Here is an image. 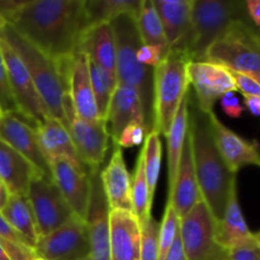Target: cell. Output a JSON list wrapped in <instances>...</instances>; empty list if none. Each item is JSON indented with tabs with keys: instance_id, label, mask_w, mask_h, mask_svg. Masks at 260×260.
<instances>
[{
	"instance_id": "cell-1",
	"label": "cell",
	"mask_w": 260,
	"mask_h": 260,
	"mask_svg": "<svg viewBox=\"0 0 260 260\" xmlns=\"http://www.w3.org/2000/svg\"><path fill=\"white\" fill-rule=\"evenodd\" d=\"M7 23L58 63L73 62L89 28L84 0H24Z\"/></svg>"
},
{
	"instance_id": "cell-2",
	"label": "cell",
	"mask_w": 260,
	"mask_h": 260,
	"mask_svg": "<svg viewBox=\"0 0 260 260\" xmlns=\"http://www.w3.org/2000/svg\"><path fill=\"white\" fill-rule=\"evenodd\" d=\"M188 139L202 200L220 222L225 215L231 188L236 183V174L229 169L216 146L208 114L198 109L192 96L189 98Z\"/></svg>"
},
{
	"instance_id": "cell-3",
	"label": "cell",
	"mask_w": 260,
	"mask_h": 260,
	"mask_svg": "<svg viewBox=\"0 0 260 260\" xmlns=\"http://www.w3.org/2000/svg\"><path fill=\"white\" fill-rule=\"evenodd\" d=\"M0 38L22 58L48 116L65 124L63 96L69 93V74L73 62L58 63L52 60L9 24L0 30Z\"/></svg>"
},
{
	"instance_id": "cell-4",
	"label": "cell",
	"mask_w": 260,
	"mask_h": 260,
	"mask_svg": "<svg viewBox=\"0 0 260 260\" xmlns=\"http://www.w3.org/2000/svg\"><path fill=\"white\" fill-rule=\"evenodd\" d=\"M116 40L117 81L135 89L139 94L146 135L154 129V69L137 60L141 38L136 20L131 15H119L111 22Z\"/></svg>"
},
{
	"instance_id": "cell-5",
	"label": "cell",
	"mask_w": 260,
	"mask_h": 260,
	"mask_svg": "<svg viewBox=\"0 0 260 260\" xmlns=\"http://www.w3.org/2000/svg\"><path fill=\"white\" fill-rule=\"evenodd\" d=\"M240 20H249L245 2L193 0L192 25L184 53L190 61H205L211 45Z\"/></svg>"
},
{
	"instance_id": "cell-6",
	"label": "cell",
	"mask_w": 260,
	"mask_h": 260,
	"mask_svg": "<svg viewBox=\"0 0 260 260\" xmlns=\"http://www.w3.org/2000/svg\"><path fill=\"white\" fill-rule=\"evenodd\" d=\"M189 61L183 51L170 50L154 69V129L164 136L189 91Z\"/></svg>"
},
{
	"instance_id": "cell-7",
	"label": "cell",
	"mask_w": 260,
	"mask_h": 260,
	"mask_svg": "<svg viewBox=\"0 0 260 260\" xmlns=\"http://www.w3.org/2000/svg\"><path fill=\"white\" fill-rule=\"evenodd\" d=\"M205 61L255 75L260 71V33L249 20L235 22L211 45Z\"/></svg>"
},
{
	"instance_id": "cell-8",
	"label": "cell",
	"mask_w": 260,
	"mask_h": 260,
	"mask_svg": "<svg viewBox=\"0 0 260 260\" xmlns=\"http://www.w3.org/2000/svg\"><path fill=\"white\" fill-rule=\"evenodd\" d=\"M179 233L187 260H229L217 240V221L203 200L180 217Z\"/></svg>"
},
{
	"instance_id": "cell-9",
	"label": "cell",
	"mask_w": 260,
	"mask_h": 260,
	"mask_svg": "<svg viewBox=\"0 0 260 260\" xmlns=\"http://www.w3.org/2000/svg\"><path fill=\"white\" fill-rule=\"evenodd\" d=\"M65 127L68 128L81 162L89 170L101 169L109 149L111 135L106 119L86 121L76 116L69 93L63 96Z\"/></svg>"
},
{
	"instance_id": "cell-10",
	"label": "cell",
	"mask_w": 260,
	"mask_h": 260,
	"mask_svg": "<svg viewBox=\"0 0 260 260\" xmlns=\"http://www.w3.org/2000/svg\"><path fill=\"white\" fill-rule=\"evenodd\" d=\"M0 50H2L3 57L7 65L8 78H9L10 89H12L15 104H17L18 114L28 123L36 127L37 124L42 123L47 117H50L47 109L22 58L3 38H0Z\"/></svg>"
},
{
	"instance_id": "cell-11",
	"label": "cell",
	"mask_w": 260,
	"mask_h": 260,
	"mask_svg": "<svg viewBox=\"0 0 260 260\" xmlns=\"http://www.w3.org/2000/svg\"><path fill=\"white\" fill-rule=\"evenodd\" d=\"M36 256L42 260H79L90 255L85 221L74 215L57 230L38 239Z\"/></svg>"
},
{
	"instance_id": "cell-12",
	"label": "cell",
	"mask_w": 260,
	"mask_h": 260,
	"mask_svg": "<svg viewBox=\"0 0 260 260\" xmlns=\"http://www.w3.org/2000/svg\"><path fill=\"white\" fill-rule=\"evenodd\" d=\"M27 197L35 213L40 238L57 230L75 215L55 183L46 178H38L30 184Z\"/></svg>"
},
{
	"instance_id": "cell-13",
	"label": "cell",
	"mask_w": 260,
	"mask_h": 260,
	"mask_svg": "<svg viewBox=\"0 0 260 260\" xmlns=\"http://www.w3.org/2000/svg\"><path fill=\"white\" fill-rule=\"evenodd\" d=\"M189 84L194 89L196 104L205 114L213 112V106L226 93L238 91L231 71L208 61H189Z\"/></svg>"
},
{
	"instance_id": "cell-14",
	"label": "cell",
	"mask_w": 260,
	"mask_h": 260,
	"mask_svg": "<svg viewBox=\"0 0 260 260\" xmlns=\"http://www.w3.org/2000/svg\"><path fill=\"white\" fill-rule=\"evenodd\" d=\"M109 213L111 208L102 184L101 169L90 170V198L85 223L90 244V256L93 260H111Z\"/></svg>"
},
{
	"instance_id": "cell-15",
	"label": "cell",
	"mask_w": 260,
	"mask_h": 260,
	"mask_svg": "<svg viewBox=\"0 0 260 260\" xmlns=\"http://www.w3.org/2000/svg\"><path fill=\"white\" fill-rule=\"evenodd\" d=\"M51 179L78 217L85 221L90 198V170L68 159L50 161Z\"/></svg>"
},
{
	"instance_id": "cell-16",
	"label": "cell",
	"mask_w": 260,
	"mask_h": 260,
	"mask_svg": "<svg viewBox=\"0 0 260 260\" xmlns=\"http://www.w3.org/2000/svg\"><path fill=\"white\" fill-rule=\"evenodd\" d=\"M0 140L27 157L46 179H51L50 162L38 144L36 128L18 113L3 114L0 118Z\"/></svg>"
},
{
	"instance_id": "cell-17",
	"label": "cell",
	"mask_w": 260,
	"mask_h": 260,
	"mask_svg": "<svg viewBox=\"0 0 260 260\" xmlns=\"http://www.w3.org/2000/svg\"><path fill=\"white\" fill-rule=\"evenodd\" d=\"M208 119H210V126L212 129L216 146L229 169L234 174H238L241 168L249 167V165L260 167L258 142L248 141L244 137L239 136L236 132L229 128L218 119L215 112L208 113Z\"/></svg>"
},
{
	"instance_id": "cell-18",
	"label": "cell",
	"mask_w": 260,
	"mask_h": 260,
	"mask_svg": "<svg viewBox=\"0 0 260 260\" xmlns=\"http://www.w3.org/2000/svg\"><path fill=\"white\" fill-rule=\"evenodd\" d=\"M141 225L129 211L112 210L109 213L111 260H140Z\"/></svg>"
},
{
	"instance_id": "cell-19",
	"label": "cell",
	"mask_w": 260,
	"mask_h": 260,
	"mask_svg": "<svg viewBox=\"0 0 260 260\" xmlns=\"http://www.w3.org/2000/svg\"><path fill=\"white\" fill-rule=\"evenodd\" d=\"M170 50L184 52L192 25L193 0H152Z\"/></svg>"
},
{
	"instance_id": "cell-20",
	"label": "cell",
	"mask_w": 260,
	"mask_h": 260,
	"mask_svg": "<svg viewBox=\"0 0 260 260\" xmlns=\"http://www.w3.org/2000/svg\"><path fill=\"white\" fill-rule=\"evenodd\" d=\"M101 180L111 211L124 210L132 212V177L127 169L121 147L113 146L109 162L101 170Z\"/></svg>"
},
{
	"instance_id": "cell-21",
	"label": "cell",
	"mask_w": 260,
	"mask_h": 260,
	"mask_svg": "<svg viewBox=\"0 0 260 260\" xmlns=\"http://www.w3.org/2000/svg\"><path fill=\"white\" fill-rule=\"evenodd\" d=\"M69 95L76 116L90 122L101 121L89 71V57L79 51L73 60L69 74Z\"/></svg>"
},
{
	"instance_id": "cell-22",
	"label": "cell",
	"mask_w": 260,
	"mask_h": 260,
	"mask_svg": "<svg viewBox=\"0 0 260 260\" xmlns=\"http://www.w3.org/2000/svg\"><path fill=\"white\" fill-rule=\"evenodd\" d=\"M38 178L45 177L27 157L0 140V180L10 196L27 197L30 184Z\"/></svg>"
},
{
	"instance_id": "cell-23",
	"label": "cell",
	"mask_w": 260,
	"mask_h": 260,
	"mask_svg": "<svg viewBox=\"0 0 260 260\" xmlns=\"http://www.w3.org/2000/svg\"><path fill=\"white\" fill-rule=\"evenodd\" d=\"M200 201H202V196H201L197 177H196L192 146H190V141L187 135L179 167H178L177 177H175L172 189L169 190L168 202L172 203L178 216L183 217Z\"/></svg>"
},
{
	"instance_id": "cell-24",
	"label": "cell",
	"mask_w": 260,
	"mask_h": 260,
	"mask_svg": "<svg viewBox=\"0 0 260 260\" xmlns=\"http://www.w3.org/2000/svg\"><path fill=\"white\" fill-rule=\"evenodd\" d=\"M217 240L228 251L238 248L256 246L254 234L249 230L238 198L236 183L229 196L222 220L217 222Z\"/></svg>"
},
{
	"instance_id": "cell-25",
	"label": "cell",
	"mask_w": 260,
	"mask_h": 260,
	"mask_svg": "<svg viewBox=\"0 0 260 260\" xmlns=\"http://www.w3.org/2000/svg\"><path fill=\"white\" fill-rule=\"evenodd\" d=\"M106 121L113 146L117 145L119 136L127 124L131 123L132 121H139L144 124L141 103H140L139 94L135 89L124 84L117 83L109 102Z\"/></svg>"
},
{
	"instance_id": "cell-26",
	"label": "cell",
	"mask_w": 260,
	"mask_h": 260,
	"mask_svg": "<svg viewBox=\"0 0 260 260\" xmlns=\"http://www.w3.org/2000/svg\"><path fill=\"white\" fill-rule=\"evenodd\" d=\"M38 144L47 161L55 159H68L81 168H86L81 162L75 146L65 124L52 117H47L42 123L35 127ZM88 169V168H86Z\"/></svg>"
},
{
	"instance_id": "cell-27",
	"label": "cell",
	"mask_w": 260,
	"mask_h": 260,
	"mask_svg": "<svg viewBox=\"0 0 260 260\" xmlns=\"http://www.w3.org/2000/svg\"><path fill=\"white\" fill-rule=\"evenodd\" d=\"M79 51L86 53L89 60L116 74V40L111 23H101L89 27L81 37Z\"/></svg>"
},
{
	"instance_id": "cell-28",
	"label": "cell",
	"mask_w": 260,
	"mask_h": 260,
	"mask_svg": "<svg viewBox=\"0 0 260 260\" xmlns=\"http://www.w3.org/2000/svg\"><path fill=\"white\" fill-rule=\"evenodd\" d=\"M0 213L14 229L15 233L23 239L27 246L35 250L36 244L40 239V234H38L37 222H36L35 213H33L28 197L10 196L7 206Z\"/></svg>"
},
{
	"instance_id": "cell-29",
	"label": "cell",
	"mask_w": 260,
	"mask_h": 260,
	"mask_svg": "<svg viewBox=\"0 0 260 260\" xmlns=\"http://www.w3.org/2000/svg\"><path fill=\"white\" fill-rule=\"evenodd\" d=\"M189 98L190 94L185 95L174 117L172 127L165 137L168 145V189H172L177 177L178 167L183 154L185 140L188 135V122H189Z\"/></svg>"
},
{
	"instance_id": "cell-30",
	"label": "cell",
	"mask_w": 260,
	"mask_h": 260,
	"mask_svg": "<svg viewBox=\"0 0 260 260\" xmlns=\"http://www.w3.org/2000/svg\"><path fill=\"white\" fill-rule=\"evenodd\" d=\"M142 0H84L89 27L101 23H111L119 15L137 18Z\"/></svg>"
},
{
	"instance_id": "cell-31",
	"label": "cell",
	"mask_w": 260,
	"mask_h": 260,
	"mask_svg": "<svg viewBox=\"0 0 260 260\" xmlns=\"http://www.w3.org/2000/svg\"><path fill=\"white\" fill-rule=\"evenodd\" d=\"M135 20L142 45L159 46L167 52H170L161 20L152 4V0H142L140 13Z\"/></svg>"
},
{
	"instance_id": "cell-32",
	"label": "cell",
	"mask_w": 260,
	"mask_h": 260,
	"mask_svg": "<svg viewBox=\"0 0 260 260\" xmlns=\"http://www.w3.org/2000/svg\"><path fill=\"white\" fill-rule=\"evenodd\" d=\"M132 213L137 217L140 223L144 222L149 216H151L152 198L149 192L146 175L144 168V154L142 150L137 156L136 167H135L134 177H132Z\"/></svg>"
},
{
	"instance_id": "cell-33",
	"label": "cell",
	"mask_w": 260,
	"mask_h": 260,
	"mask_svg": "<svg viewBox=\"0 0 260 260\" xmlns=\"http://www.w3.org/2000/svg\"><path fill=\"white\" fill-rule=\"evenodd\" d=\"M89 71H90V81L93 88L94 98H95L96 108L102 119H107L109 102L112 94L117 86V76L112 75L106 69L89 60Z\"/></svg>"
},
{
	"instance_id": "cell-34",
	"label": "cell",
	"mask_w": 260,
	"mask_h": 260,
	"mask_svg": "<svg viewBox=\"0 0 260 260\" xmlns=\"http://www.w3.org/2000/svg\"><path fill=\"white\" fill-rule=\"evenodd\" d=\"M141 150L142 154H144V168L147 185H149V192L151 198L154 200L160 169H161L162 146L161 141H160L159 132L152 129L150 134H147L146 139L144 141V147Z\"/></svg>"
},
{
	"instance_id": "cell-35",
	"label": "cell",
	"mask_w": 260,
	"mask_h": 260,
	"mask_svg": "<svg viewBox=\"0 0 260 260\" xmlns=\"http://www.w3.org/2000/svg\"><path fill=\"white\" fill-rule=\"evenodd\" d=\"M180 230V217L178 216L177 211L173 207L170 202L167 203L165 207L164 217L160 222L159 231V258L157 260L164 259L165 254L174 243L175 238Z\"/></svg>"
},
{
	"instance_id": "cell-36",
	"label": "cell",
	"mask_w": 260,
	"mask_h": 260,
	"mask_svg": "<svg viewBox=\"0 0 260 260\" xmlns=\"http://www.w3.org/2000/svg\"><path fill=\"white\" fill-rule=\"evenodd\" d=\"M141 225V249L140 260H157L159 258L160 222L149 216Z\"/></svg>"
},
{
	"instance_id": "cell-37",
	"label": "cell",
	"mask_w": 260,
	"mask_h": 260,
	"mask_svg": "<svg viewBox=\"0 0 260 260\" xmlns=\"http://www.w3.org/2000/svg\"><path fill=\"white\" fill-rule=\"evenodd\" d=\"M0 111L3 114L18 113L17 104L10 89L7 65L0 50Z\"/></svg>"
},
{
	"instance_id": "cell-38",
	"label": "cell",
	"mask_w": 260,
	"mask_h": 260,
	"mask_svg": "<svg viewBox=\"0 0 260 260\" xmlns=\"http://www.w3.org/2000/svg\"><path fill=\"white\" fill-rule=\"evenodd\" d=\"M145 139H146V131H145L144 124L139 121H132L122 131L116 146L121 147V149L139 146L145 141Z\"/></svg>"
},
{
	"instance_id": "cell-39",
	"label": "cell",
	"mask_w": 260,
	"mask_h": 260,
	"mask_svg": "<svg viewBox=\"0 0 260 260\" xmlns=\"http://www.w3.org/2000/svg\"><path fill=\"white\" fill-rule=\"evenodd\" d=\"M168 53L169 52L164 51L161 47H159V46L141 45L139 50H137L136 57L142 65L155 69L160 62H161L162 58L167 57Z\"/></svg>"
},
{
	"instance_id": "cell-40",
	"label": "cell",
	"mask_w": 260,
	"mask_h": 260,
	"mask_svg": "<svg viewBox=\"0 0 260 260\" xmlns=\"http://www.w3.org/2000/svg\"><path fill=\"white\" fill-rule=\"evenodd\" d=\"M231 71V70H230ZM234 81L238 91H240L244 96L245 95H256L260 96V84L251 75L243 73L231 71Z\"/></svg>"
},
{
	"instance_id": "cell-41",
	"label": "cell",
	"mask_w": 260,
	"mask_h": 260,
	"mask_svg": "<svg viewBox=\"0 0 260 260\" xmlns=\"http://www.w3.org/2000/svg\"><path fill=\"white\" fill-rule=\"evenodd\" d=\"M220 101L222 111L231 118H239L244 113V111H245V107L240 103V101H239V98L235 95L234 91L226 93Z\"/></svg>"
},
{
	"instance_id": "cell-42",
	"label": "cell",
	"mask_w": 260,
	"mask_h": 260,
	"mask_svg": "<svg viewBox=\"0 0 260 260\" xmlns=\"http://www.w3.org/2000/svg\"><path fill=\"white\" fill-rule=\"evenodd\" d=\"M229 260H260L258 246L238 248L229 251Z\"/></svg>"
},
{
	"instance_id": "cell-43",
	"label": "cell",
	"mask_w": 260,
	"mask_h": 260,
	"mask_svg": "<svg viewBox=\"0 0 260 260\" xmlns=\"http://www.w3.org/2000/svg\"><path fill=\"white\" fill-rule=\"evenodd\" d=\"M0 239H4V240L12 241V243H18V244H27L23 241V239L18 235L14 231V229L8 223V221L3 217V215L0 213Z\"/></svg>"
},
{
	"instance_id": "cell-44",
	"label": "cell",
	"mask_w": 260,
	"mask_h": 260,
	"mask_svg": "<svg viewBox=\"0 0 260 260\" xmlns=\"http://www.w3.org/2000/svg\"><path fill=\"white\" fill-rule=\"evenodd\" d=\"M245 9L250 23L260 33V0H248V2H245Z\"/></svg>"
},
{
	"instance_id": "cell-45",
	"label": "cell",
	"mask_w": 260,
	"mask_h": 260,
	"mask_svg": "<svg viewBox=\"0 0 260 260\" xmlns=\"http://www.w3.org/2000/svg\"><path fill=\"white\" fill-rule=\"evenodd\" d=\"M162 260H187V256H185V253H184V249H183V243H182V238H180V233L177 235L174 243H173V245L170 246V249L168 250V253L165 254L164 259Z\"/></svg>"
},
{
	"instance_id": "cell-46",
	"label": "cell",
	"mask_w": 260,
	"mask_h": 260,
	"mask_svg": "<svg viewBox=\"0 0 260 260\" xmlns=\"http://www.w3.org/2000/svg\"><path fill=\"white\" fill-rule=\"evenodd\" d=\"M244 107H245L253 116L260 117V96L245 95L244 96Z\"/></svg>"
},
{
	"instance_id": "cell-47",
	"label": "cell",
	"mask_w": 260,
	"mask_h": 260,
	"mask_svg": "<svg viewBox=\"0 0 260 260\" xmlns=\"http://www.w3.org/2000/svg\"><path fill=\"white\" fill-rule=\"evenodd\" d=\"M9 197H10L9 190H8V188L5 187L4 183L0 180V212H2V211L4 210L5 206H7Z\"/></svg>"
},
{
	"instance_id": "cell-48",
	"label": "cell",
	"mask_w": 260,
	"mask_h": 260,
	"mask_svg": "<svg viewBox=\"0 0 260 260\" xmlns=\"http://www.w3.org/2000/svg\"><path fill=\"white\" fill-rule=\"evenodd\" d=\"M0 260H9V258H8V255L5 254L4 249H3L2 244H0Z\"/></svg>"
},
{
	"instance_id": "cell-49",
	"label": "cell",
	"mask_w": 260,
	"mask_h": 260,
	"mask_svg": "<svg viewBox=\"0 0 260 260\" xmlns=\"http://www.w3.org/2000/svg\"><path fill=\"white\" fill-rule=\"evenodd\" d=\"M254 238H255L256 246H258V249H259V251H260V231H258V233L254 234Z\"/></svg>"
},
{
	"instance_id": "cell-50",
	"label": "cell",
	"mask_w": 260,
	"mask_h": 260,
	"mask_svg": "<svg viewBox=\"0 0 260 260\" xmlns=\"http://www.w3.org/2000/svg\"><path fill=\"white\" fill-rule=\"evenodd\" d=\"M7 24H8L7 20H5V19H4V17H3V15L0 14V30H2L3 28H4L5 25H7Z\"/></svg>"
},
{
	"instance_id": "cell-51",
	"label": "cell",
	"mask_w": 260,
	"mask_h": 260,
	"mask_svg": "<svg viewBox=\"0 0 260 260\" xmlns=\"http://www.w3.org/2000/svg\"><path fill=\"white\" fill-rule=\"evenodd\" d=\"M253 78H254V79H255V80H256V81H258V83L260 84V71H259V73H258V74H255V75H253Z\"/></svg>"
},
{
	"instance_id": "cell-52",
	"label": "cell",
	"mask_w": 260,
	"mask_h": 260,
	"mask_svg": "<svg viewBox=\"0 0 260 260\" xmlns=\"http://www.w3.org/2000/svg\"><path fill=\"white\" fill-rule=\"evenodd\" d=\"M79 260H93L91 259V256L89 255V256H86V258H83V259H79Z\"/></svg>"
},
{
	"instance_id": "cell-53",
	"label": "cell",
	"mask_w": 260,
	"mask_h": 260,
	"mask_svg": "<svg viewBox=\"0 0 260 260\" xmlns=\"http://www.w3.org/2000/svg\"><path fill=\"white\" fill-rule=\"evenodd\" d=\"M3 117V113H2V111H0V118H2Z\"/></svg>"
},
{
	"instance_id": "cell-54",
	"label": "cell",
	"mask_w": 260,
	"mask_h": 260,
	"mask_svg": "<svg viewBox=\"0 0 260 260\" xmlns=\"http://www.w3.org/2000/svg\"><path fill=\"white\" fill-rule=\"evenodd\" d=\"M36 260H42V259H38V258H37V259H36Z\"/></svg>"
}]
</instances>
